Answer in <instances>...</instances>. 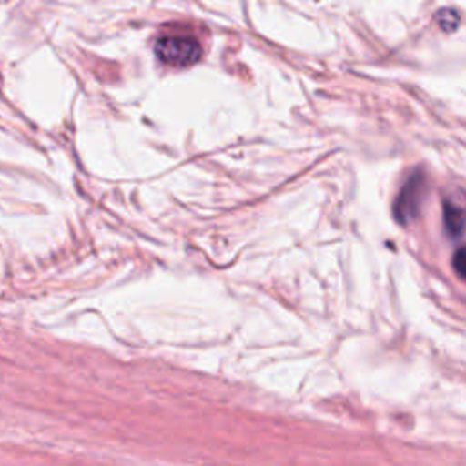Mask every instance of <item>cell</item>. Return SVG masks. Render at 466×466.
<instances>
[{
    "label": "cell",
    "instance_id": "cell-1",
    "mask_svg": "<svg viewBox=\"0 0 466 466\" xmlns=\"http://www.w3.org/2000/svg\"><path fill=\"white\" fill-rule=\"evenodd\" d=\"M155 55L164 64L186 67L200 58L202 49L198 42L189 36H162L155 44Z\"/></svg>",
    "mask_w": 466,
    "mask_h": 466
},
{
    "label": "cell",
    "instance_id": "cell-2",
    "mask_svg": "<svg viewBox=\"0 0 466 466\" xmlns=\"http://www.w3.org/2000/svg\"><path fill=\"white\" fill-rule=\"evenodd\" d=\"M422 195H424V177L413 175L402 187V191L397 197L395 206H393V213L400 224L410 222L417 217Z\"/></svg>",
    "mask_w": 466,
    "mask_h": 466
},
{
    "label": "cell",
    "instance_id": "cell-3",
    "mask_svg": "<svg viewBox=\"0 0 466 466\" xmlns=\"http://www.w3.org/2000/svg\"><path fill=\"white\" fill-rule=\"evenodd\" d=\"M444 224H446L450 237L459 238L462 235V228H464L462 209L459 206H455L453 202H446V206H444Z\"/></svg>",
    "mask_w": 466,
    "mask_h": 466
},
{
    "label": "cell",
    "instance_id": "cell-4",
    "mask_svg": "<svg viewBox=\"0 0 466 466\" xmlns=\"http://www.w3.org/2000/svg\"><path fill=\"white\" fill-rule=\"evenodd\" d=\"M435 20H437V24L441 25L442 31H455L459 22H461V16L455 9H441L435 15Z\"/></svg>",
    "mask_w": 466,
    "mask_h": 466
},
{
    "label": "cell",
    "instance_id": "cell-5",
    "mask_svg": "<svg viewBox=\"0 0 466 466\" xmlns=\"http://www.w3.org/2000/svg\"><path fill=\"white\" fill-rule=\"evenodd\" d=\"M453 266L457 269V275L462 279L464 277V249H457L455 253V258H453Z\"/></svg>",
    "mask_w": 466,
    "mask_h": 466
}]
</instances>
